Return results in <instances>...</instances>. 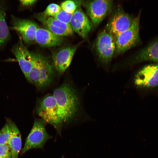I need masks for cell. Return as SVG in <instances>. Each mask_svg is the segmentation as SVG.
Returning a JSON list of instances; mask_svg holds the SVG:
<instances>
[{
	"label": "cell",
	"instance_id": "11",
	"mask_svg": "<svg viewBox=\"0 0 158 158\" xmlns=\"http://www.w3.org/2000/svg\"><path fill=\"white\" fill-rule=\"evenodd\" d=\"M70 25L73 31L84 39L88 37L93 24L80 6L73 14Z\"/></svg>",
	"mask_w": 158,
	"mask_h": 158
},
{
	"label": "cell",
	"instance_id": "7",
	"mask_svg": "<svg viewBox=\"0 0 158 158\" xmlns=\"http://www.w3.org/2000/svg\"><path fill=\"white\" fill-rule=\"evenodd\" d=\"M51 138L46 131L44 121L42 119L35 120L22 153L23 154L32 148H42L45 142Z\"/></svg>",
	"mask_w": 158,
	"mask_h": 158
},
{
	"label": "cell",
	"instance_id": "16",
	"mask_svg": "<svg viewBox=\"0 0 158 158\" xmlns=\"http://www.w3.org/2000/svg\"><path fill=\"white\" fill-rule=\"evenodd\" d=\"M147 61L158 62V39L150 42L139 51L132 59L131 63Z\"/></svg>",
	"mask_w": 158,
	"mask_h": 158
},
{
	"label": "cell",
	"instance_id": "24",
	"mask_svg": "<svg viewBox=\"0 0 158 158\" xmlns=\"http://www.w3.org/2000/svg\"><path fill=\"white\" fill-rule=\"evenodd\" d=\"M20 3L24 6H29L34 4L37 1L36 0H21Z\"/></svg>",
	"mask_w": 158,
	"mask_h": 158
},
{
	"label": "cell",
	"instance_id": "17",
	"mask_svg": "<svg viewBox=\"0 0 158 158\" xmlns=\"http://www.w3.org/2000/svg\"><path fill=\"white\" fill-rule=\"evenodd\" d=\"M10 132L8 145L11 154V158H18V154L22 147L20 133L15 124L10 119H7Z\"/></svg>",
	"mask_w": 158,
	"mask_h": 158
},
{
	"label": "cell",
	"instance_id": "19",
	"mask_svg": "<svg viewBox=\"0 0 158 158\" xmlns=\"http://www.w3.org/2000/svg\"><path fill=\"white\" fill-rule=\"evenodd\" d=\"M82 2V1L76 2L71 0H67L62 2L60 6L61 9L66 12L73 14Z\"/></svg>",
	"mask_w": 158,
	"mask_h": 158
},
{
	"label": "cell",
	"instance_id": "18",
	"mask_svg": "<svg viewBox=\"0 0 158 158\" xmlns=\"http://www.w3.org/2000/svg\"><path fill=\"white\" fill-rule=\"evenodd\" d=\"M10 35L9 30L6 20L5 10L0 4V46L7 41Z\"/></svg>",
	"mask_w": 158,
	"mask_h": 158
},
{
	"label": "cell",
	"instance_id": "12",
	"mask_svg": "<svg viewBox=\"0 0 158 158\" xmlns=\"http://www.w3.org/2000/svg\"><path fill=\"white\" fill-rule=\"evenodd\" d=\"M78 45L63 47L52 55L53 64L57 72L63 73L70 65Z\"/></svg>",
	"mask_w": 158,
	"mask_h": 158
},
{
	"label": "cell",
	"instance_id": "9",
	"mask_svg": "<svg viewBox=\"0 0 158 158\" xmlns=\"http://www.w3.org/2000/svg\"><path fill=\"white\" fill-rule=\"evenodd\" d=\"M11 28L16 31L20 35L25 44H30L35 41V35L38 28L34 22L27 19H21L12 17Z\"/></svg>",
	"mask_w": 158,
	"mask_h": 158
},
{
	"label": "cell",
	"instance_id": "23",
	"mask_svg": "<svg viewBox=\"0 0 158 158\" xmlns=\"http://www.w3.org/2000/svg\"><path fill=\"white\" fill-rule=\"evenodd\" d=\"M0 156L5 158H11V150L8 144L0 145Z\"/></svg>",
	"mask_w": 158,
	"mask_h": 158
},
{
	"label": "cell",
	"instance_id": "8",
	"mask_svg": "<svg viewBox=\"0 0 158 158\" xmlns=\"http://www.w3.org/2000/svg\"><path fill=\"white\" fill-rule=\"evenodd\" d=\"M37 112L44 121L58 127L57 107L53 95H47L41 99L37 108Z\"/></svg>",
	"mask_w": 158,
	"mask_h": 158
},
{
	"label": "cell",
	"instance_id": "20",
	"mask_svg": "<svg viewBox=\"0 0 158 158\" xmlns=\"http://www.w3.org/2000/svg\"><path fill=\"white\" fill-rule=\"evenodd\" d=\"M10 132L7 123L0 130V145L8 144Z\"/></svg>",
	"mask_w": 158,
	"mask_h": 158
},
{
	"label": "cell",
	"instance_id": "15",
	"mask_svg": "<svg viewBox=\"0 0 158 158\" xmlns=\"http://www.w3.org/2000/svg\"><path fill=\"white\" fill-rule=\"evenodd\" d=\"M35 41L42 46L52 47L61 45L63 39L62 36L57 35L47 29L38 28Z\"/></svg>",
	"mask_w": 158,
	"mask_h": 158
},
{
	"label": "cell",
	"instance_id": "25",
	"mask_svg": "<svg viewBox=\"0 0 158 158\" xmlns=\"http://www.w3.org/2000/svg\"><path fill=\"white\" fill-rule=\"evenodd\" d=\"M0 158H5L0 156Z\"/></svg>",
	"mask_w": 158,
	"mask_h": 158
},
{
	"label": "cell",
	"instance_id": "4",
	"mask_svg": "<svg viewBox=\"0 0 158 158\" xmlns=\"http://www.w3.org/2000/svg\"><path fill=\"white\" fill-rule=\"evenodd\" d=\"M95 47L100 62L103 65H108L114 56L116 46L114 37L104 29L97 36Z\"/></svg>",
	"mask_w": 158,
	"mask_h": 158
},
{
	"label": "cell",
	"instance_id": "6",
	"mask_svg": "<svg viewBox=\"0 0 158 158\" xmlns=\"http://www.w3.org/2000/svg\"><path fill=\"white\" fill-rule=\"evenodd\" d=\"M114 3L113 1L111 0H90L85 3L87 14L93 26L97 27L111 13Z\"/></svg>",
	"mask_w": 158,
	"mask_h": 158
},
{
	"label": "cell",
	"instance_id": "14",
	"mask_svg": "<svg viewBox=\"0 0 158 158\" xmlns=\"http://www.w3.org/2000/svg\"><path fill=\"white\" fill-rule=\"evenodd\" d=\"M37 18L47 29L57 35L62 37L68 36L73 33L70 24L63 23L53 17L43 14L38 15Z\"/></svg>",
	"mask_w": 158,
	"mask_h": 158
},
{
	"label": "cell",
	"instance_id": "10",
	"mask_svg": "<svg viewBox=\"0 0 158 158\" xmlns=\"http://www.w3.org/2000/svg\"><path fill=\"white\" fill-rule=\"evenodd\" d=\"M134 82L137 86L150 87L158 86V64L146 65L135 75Z\"/></svg>",
	"mask_w": 158,
	"mask_h": 158
},
{
	"label": "cell",
	"instance_id": "3",
	"mask_svg": "<svg viewBox=\"0 0 158 158\" xmlns=\"http://www.w3.org/2000/svg\"><path fill=\"white\" fill-rule=\"evenodd\" d=\"M140 12L134 18L127 29L114 37L116 49L115 56L120 55L140 43L139 35Z\"/></svg>",
	"mask_w": 158,
	"mask_h": 158
},
{
	"label": "cell",
	"instance_id": "13",
	"mask_svg": "<svg viewBox=\"0 0 158 158\" xmlns=\"http://www.w3.org/2000/svg\"><path fill=\"white\" fill-rule=\"evenodd\" d=\"M12 51L18 62L22 71L28 80L32 67L33 59L31 53L23 44L21 38L13 47Z\"/></svg>",
	"mask_w": 158,
	"mask_h": 158
},
{
	"label": "cell",
	"instance_id": "21",
	"mask_svg": "<svg viewBox=\"0 0 158 158\" xmlns=\"http://www.w3.org/2000/svg\"><path fill=\"white\" fill-rule=\"evenodd\" d=\"M61 10V7L59 5L56 4H51L47 6L44 14L48 16L54 17Z\"/></svg>",
	"mask_w": 158,
	"mask_h": 158
},
{
	"label": "cell",
	"instance_id": "2",
	"mask_svg": "<svg viewBox=\"0 0 158 158\" xmlns=\"http://www.w3.org/2000/svg\"><path fill=\"white\" fill-rule=\"evenodd\" d=\"M32 67L28 75V81L40 88L48 86L53 74L52 67L47 59L38 53H31Z\"/></svg>",
	"mask_w": 158,
	"mask_h": 158
},
{
	"label": "cell",
	"instance_id": "5",
	"mask_svg": "<svg viewBox=\"0 0 158 158\" xmlns=\"http://www.w3.org/2000/svg\"><path fill=\"white\" fill-rule=\"evenodd\" d=\"M134 18L122 7H117L111 12L105 29L114 37L129 28Z\"/></svg>",
	"mask_w": 158,
	"mask_h": 158
},
{
	"label": "cell",
	"instance_id": "1",
	"mask_svg": "<svg viewBox=\"0 0 158 158\" xmlns=\"http://www.w3.org/2000/svg\"><path fill=\"white\" fill-rule=\"evenodd\" d=\"M57 107L58 128L72 119L78 111L79 102L75 89L68 83H65L54 91Z\"/></svg>",
	"mask_w": 158,
	"mask_h": 158
},
{
	"label": "cell",
	"instance_id": "22",
	"mask_svg": "<svg viewBox=\"0 0 158 158\" xmlns=\"http://www.w3.org/2000/svg\"><path fill=\"white\" fill-rule=\"evenodd\" d=\"M72 14L68 13L61 9L53 17L63 23L70 24Z\"/></svg>",
	"mask_w": 158,
	"mask_h": 158
}]
</instances>
